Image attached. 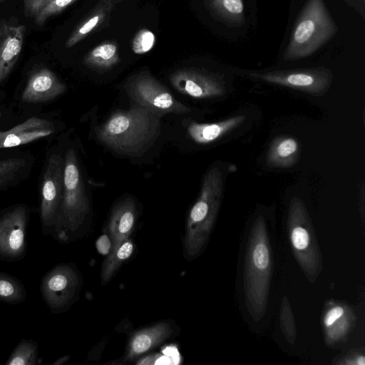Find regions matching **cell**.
I'll return each instance as SVG.
<instances>
[{"label":"cell","mask_w":365,"mask_h":365,"mask_svg":"<svg viewBox=\"0 0 365 365\" xmlns=\"http://www.w3.org/2000/svg\"><path fill=\"white\" fill-rule=\"evenodd\" d=\"M120 61L118 44L106 41L92 48L83 58V63L98 72L110 70Z\"/></svg>","instance_id":"obj_20"},{"label":"cell","mask_w":365,"mask_h":365,"mask_svg":"<svg viewBox=\"0 0 365 365\" xmlns=\"http://www.w3.org/2000/svg\"><path fill=\"white\" fill-rule=\"evenodd\" d=\"M114 6L100 0L71 32L65 43L66 48L73 47L88 36L106 27Z\"/></svg>","instance_id":"obj_16"},{"label":"cell","mask_w":365,"mask_h":365,"mask_svg":"<svg viewBox=\"0 0 365 365\" xmlns=\"http://www.w3.org/2000/svg\"><path fill=\"white\" fill-rule=\"evenodd\" d=\"M344 313L341 307H336L331 309L327 314L324 323L327 326H330L334 324L339 318H340Z\"/></svg>","instance_id":"obj_30"},{"label":"cell","mask_w":365,"mask_h":365,"mask_svg":"<svg viewBox=\"0 0 365 365\" xmlns=\"http://www.w3.org/2000/svg\"><path fill=\"white\" fill-rule=\"evenodd\" d=\"M124 88L135 104L148 109L158 118L166 113L182 115L191 111L148 72L142 71L130 77Z\"/></svg>","instance_id":"obj_6"},{"label":"cell","mask_w":365,"mask_h":365,"mask_svg":"<svg viewBox=\"0 0 365 365\" xmlns=\"http://www.w3.org/2000/svg\"><path fill=\"white\" fill-rule=\"evenodd\" d=\"M160 127L158 116L135 104L130 109L114 111L96 132L98 140L114 152L138 156L155 141Z\"/></svg>","instance_id":"obj_1"},{"label":"cell","mask_w":365,"mask_h":365,"mask_svg":"<svg viewBox=\"0 0 365 365\" xmlns=\"http://www.w3.org/2000/svg\"><path fill=\"white\" fill-rule=\"evenodd\" d=\"M53 124L46 119L31 117L23 123L4 131L0 138V149L27 144L52 134Z\"/></svg>","instance_id":"obj_13"},{"label":"cell","mask_w":365,"mask_h":365,"mask_svg":"<svg viewBox=\"0 0 365 365\" xmlns=\"http://www.w3.org/2000/svg\"><path fill=\"white\" fill-rule=\"evenodd\" d=\"M133 251L134 245L130 238L110 250L102 265L101 275L103 284L110 280L123 263L131 257Z\"/></svg>","instance_id":"obj_21"},{"label":"cell","mask_w":365,"mask_h":365,"mask_svg":"<svg viewBox=\"0 0 365 365\" xmlns=\"http://www.w3.org/2000/svg\"><path fill=\"white\" fill-rule=\"evenodd\" d=\"M255 265L259 269H265L269 264V252L267 247L263 244H258L253 252Z\"/></svg>","instance_id":"obj_27"},{"label":"cell","mask_w":365,"mask_h":365,"mask_svg":"<svg viewBox=\"0 0 365 365\" xmlns=\"http://www.w3.org/2000/svg\"><path fill=\"white\" fill-rule=\"evenodd\" d=\"M245 118L244 115H240L212 123L190 122L187 127V133L196 143L210 144L239 127Z\"/></svg>","instance_id":"obj_17"},{"label":"cell","mask_w":365,"mask_h":365,"mask_svg":"<svg viewBox=\"0 0 365 365\" xmlns=\"http://www.w3.org/2000/svg\"><path fill=\"white\" fill-rule=\"evenodd\" d=\"M32 160L28 155H12L0 159V192L16 185L29 174Z\"/></svg>","instance_id":"obj_19"},{"label":"cell","mask_w":365,"mask_h":365,"mask_svg":"<svg viewBox=\"0 0 365 365\" xmlns=\"http://www.w3.org/2000/svg\"><path fill=\"white\" fill-rule=\"evenodd\" d=\"M66 85L48 68H39L29 76L21 100L29 103H45L62 95Z\"/></svg>","instance_id":"obj_11"},{"label":"cell","mask_w":365,"mask_h":365,"mask_svg":"<svg viewBox=\"0 0 365 365\" xmlns=\"http://www.w3.org/2000/svg\"><path fill=\"white\" fill-rule=\"evenodd\" d=\"M27 298L24 284L16 277L0 270V302L16 305Z\"/></svg>","instance_id":"obj_23"},{"label":"cell","mask_w":365,"mask_h":365,"mask_svg":"<svg viewBox=\"0 0 365 365\" xmlns=\"http://www.w3.org/2000/svg\"><path fill=\"white\" fill-rule=\"evenodd\" d=\"M337 31L324 0H307L294 25L284 58L296 61L311 56L330 41Z\"/></svg>","instance_id":"obj_3"},{"label":"cell","mask_w":365,"mask_h":365,"mask_svg":"<svg viewBox=\"0 0 365 365\" xmlns=\"http://www.w3.org/2000/svg\"><path fill=\"white\" fill-rule=\"evenodd\" d=\"M172 86L178 92L195 98H211L225 93V86L217 75L196 68L178 69L170 76Z\"/></svg>","instance_id":"obj_10"},{"label":"cell","mask_w":365,"mask_h":365,"mask_svg":"<svg viewBox=\"0 0 365 365\" xmlns=\"http://www.w3.org/2000/svg\"><path fill=\"white\" fill-rule=\"evenodd\" d=\"M105 3H108L110 4H112L113 6H115V4L124 1V0H101Z\"/></svg>","instance_id":"obj_32"},{"label":"cell","mask_w":365,"mask_h":365,"mask_svg":"<svg viewBox=\"0 0 365 365\" xmlns=\"http://www.w3.org/2000/svg\"><path fill=\"white\" fill-rule=\"evenodd\" d=\"M155 43V34L148 29H142L136 33L132 41V49L136 54H144L150 51Z\"/></svg>","instance_id":"obj_26"},{"label":"cell","mask_w":365,"mask_h":365,"mask_svg":"<svg viewBox=\"0 0 365 365\" xmlns=\"http://www.w3.org/2000/svg\"><path fill=\"white\" fill-rule=\"evenodd\" d=\"M365 364V358L364 356H361L360 358H359L358 359V364L359 365H364Z\"/></svg>","instance_id":"obj_33"},{"label":"cell","mask_w":365,"mask_h":365,"mask_svg":"<svg viewBox=\"0 0 365 365\" xmlns=\"http://www.w3.org/2000/svg\"><path fill=\"white\" fill-rule=\"evenodd\" d=\"M4 131L0 132V138L4 135Z\"/></svg>","instance_id":"obj_34"},{"label":"cell","mask_w":365,"mask_h":365,"mask_svg":"<svg viewBox=\"0 0 365 365\" xmlns=\"http://www.w3.org/2000/svg\"><path fill=\"white\" fill-rule=\"evenodd\" d=\"M81 287L80 272L70 262L53 266L43 274L39 284L41 297L53 314L68 310L78 298Z\"/></svg>","instance_id":"obj_5"},{"label":"cell","mask_w":365,"mask_h":365,"mask_svg":"<svg viewBox=\"0 0 365 365\" xmlns=\"http://www.w3.org/2000/svg\"><path fill=\"white\" fill-rule=\"evenodd\" d=\"M70 359V356L65 355L61 356L51 363V365H62L66 364Z\"/></svg>","instance_id":"obj_31"},{"label":"cell","mask_w":365,"mask_h":365,"mask_svg":"<svg viewBox=\"0 0 365 365\" xmlns=\"http://www.w3.org/2000/svg\"><path fill=\"white\" fill-rule=\"evenodd\" d=\"M77 0H48L46 5L35 16L36 24L43 26L53 16L63 11Z\"/></svg>","instance_id":"obj_25"},{"label":"cell","mask_w":365,"mask_h":365,"mask_svg":"<svg viewBox=\"0 0 365 365\" xmlns=\"http://www.w3.org/2000/svg\"><path fill=\"white\" fill-rule=\"evenodd\" d=\"M248 75L259 81L319 96L329 91L333 79L331 71L325 67L264 72L250 71Z\"/></svg>","instance_id":"obj_9"},{"label":"cell","mask_w":365,"mask_h":365,"mask_svg":"<svg viewBox=\"0 0 365 365\" xmlns=\"http://www.w3.org/2000/svg\"><path fill=\"white\" fill-rule=\"evenodd\" d=\"M0 117H1V113H0Z\"/></svg>","instance_id":"obj_36"},{"label":"cell","mask_w":365,"mask_h":365,"mask_svg":"<svg viewBox=\"0 0 365 365\" xmlns=\"http://www.w3.org/2000/svg\"><path fill=\"white\" fill-rule=\"evenodd\" d=\"M4 0H0V3L3 2Z\"/></svg>","instance_id":"obj_35"},{"label":"cell","mask_w":365,"mask_h":365,"mask_svg":"<svg viewBox=\"0 0 365 365\" xmlns=\"http://www.w3.org/2000/svg\"><path fill=\"white\" fill-rule=\"evenodd\" d=\"M48 0H24V13L27 17H35Z\"/></svg>","instance_id":"obj_29"},{"label":"cell","mask_w":365,"mask_h":365,"mask_svg":"<svg viewBox=\"0 0 365 365\" xmlns=\"http://www.w3.org/2000/svg\"><path fill=\"white\" fill-rule=\"evenodd\" d=\"M173 331L169 323L162 322L136 331L129 341L124 361H133L148 352L167 340Z\"/></svg>","instance_id":"obj_15"},{"label":"cell","mask_w":365,"mask_h":365,"mask_svg":"<svg viewBox=\"0 0 365 365\" xmlns=\"http://www.w3.org/2000/svg\"><path fill=\"white\" fill-rule=\"evenodd\" d=\"M31 209L15 204L0 210V260L15 262L27 253L26 235Z\"/></svg>","instance_id":"obj_8"},{"label":"cell","mask_w":365,"mask_h":365,"mask_svg":"<svg viewBox=\"0 0 365 365\" xmlns=\"http://www.w3.org/2000/svg\"><path fill=\"white\" fill-rule=\"evenodd\" d=\"M63 192V156L51 153L44 164L39 188V219L42 235H51Z\"/></svg>","instance_id":"obj_7"},{"label":"cell","mask_w":365,"mask_h":365,"mask_svg":"<svg viewBox=\"0 0 365 365\" xmlns=\"http://www.w3.org/2000/svg\"><path fill=\"white\" fill-rule=\"evenodd\" d=\"M210 7L225 21L239 25L243 23V0H210Z\"/></svg>","instance_id":"obj_24"},{"label":"cell","mask_w":365,"mask_h":365,"mask_svg":"<svg viewBox=\"0 0 365 365\" xmlns=\"http://www.w3.org/2000/svg\"><path fill=\"white\" fill-rule=\"evenodd\" d=\"M89 212V202L78 158L73 148L63 156V192L58 215L51 234L59 243L76 239Z\"/></svg>","instance_id":"obj_2"},{"label":"cell","mask_w":365,"mask_h":365,"mask_svg":"<svg viewBox=\"0 0 365 365\" xmlns=\"http://www.w3.org/2000/svg\"><path fill=\"white\" fill-rule=\"evenodd\" d=\"M135 220L136 207L131 197H124L114 205L108 223L111 249L130 238L134 229Z\"/></svg>","instance_id":"obj_14"},{"label":"cell","mask_w":365,"mask_h":365,"mask_svg":"<svg viewBox=\"0 0 365 365\" xmlns=\"http://www.w3.org/2000/svg\"><path fill=\"white\" fill-rule=\"evenodd\" d=\"M222 188L221 170L217 167L210 168L203 178L200 195L187 217L184 237L186 257L195 256L205 241L220 204Z\"/></svg>","instance_id":"obj_4"},{"label":"cell","mask_w":365,"mask_h":365,"mask_svg":"<svg viewBox=\"0 0 365 365\" xmlns=\"http://www.w3.org/2000/svg\"><path fill=\"white\" fill-rule=\"evenodd\" d=\"M292 241L297 250L305 249L309 244V235L307 230L301 227L294 228L292 233Z\"/></svg>","instance_id":"obj_28"},{"label":"cell","mask_w":365,"mask_h":365,"mask_svg":"<svg viewBox=\"0 0 365 365\" xmlns=\"http://www.w3.org/2000/svg\"><path fill=\"white\" fill-rule=\"evenodd\" d=\"M299 158L297 140L290 136L275 138L270 144L265 160L269 168H284L294 165Z\"/></svg>","instance_id":"obj_18"},{"label":"cell","mask_w":365,"mask_h":365,"mask_svg":"<svg viewBox=\"0 0 365 365\" xmlns=\"http://www.w3.org/2000/svg\"><path fill=\"white\" fill-rule=\"evenodd\" d=\"M26 27L0 19V84L8 77L21 52Z\"/></svg>","instance_id":"obj_12"},{"label":"cell","mask_w":365,"mask_h":365,"mask_svg":"<svg viewBox=\"0 0 365 365\" xmlns=\"http://www.w3.org/2000/svg\"><path fill=\"white\" fill-rule=\"evenodd\" d=\"M39 344L31 339L21 338L11 352L5 365H39L43 359L39 356Z\"/></svg>","instance_id":"obj_22"}]
</instances>
